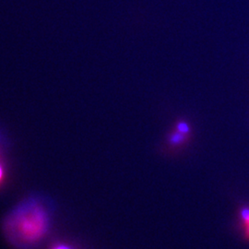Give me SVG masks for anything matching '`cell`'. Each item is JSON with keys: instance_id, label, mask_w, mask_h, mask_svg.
<instances>
[{"instance_id": "2", "label": "cell", "mask_w": 249, "mask_h": 249, "mask_svg": "<svg viewBox=\"0 0 249 249\" xmlns=\"http://www.w3.org/2000/svg\"><path fill=\"white\" fill-rule=\"evenodd\" d=\"M188 136L189 134L182 133L175 128V130L170 134L168 140L172 145H181L187 142Z\"/></svg>"}, {"instance_id": "5", "label": "cell", "mask_w": 249, "mask_h": 249, "mask_svg": "<svg viewBox=\"0 0 249 249\" xmlns=\"http://www.w3.org/2000/svg\"><path fill=\"white\" fill-rule=\"evenodd\" d=\"M4 177H5V170H4V167H3L2 162L0 161V185H1L2 181H3V179H4Z\"/></svg>"}, {"instance_id": "3", "label": "cell", "mask_w": 249, "mask_h": 249, "mask_svg": "<svg viewBox=\"0 0 249 249\" xmlns=\"http://www.w3.org/2000/svg\"><path fill=\"white\" fill-rule=\"evenodd\" d=\"M175 128L178 129V131L182 132V133L189 134L190 133V125L185 120H179L177 122V124L175 125Z\"/></svg>"}, {"instance_id": "4", "label": "cell", "mask_w": 249, "mask_h": 249, "mask_svg": "<svg viewBox=\"0 0 249 249\" xmlns=\"http://www.w3.org/2000/svg\"><path fill=\"white\" fill-rule=\"evenodd\" d=\"M5 146H6L5 139H4V136L2 135L1 131H0V161H1V158H2V154L5 151Z\"/></svg>"}, {"instance_id": "1", "label": "cell", "mask_w": 249, "mask_h": 249, "mask_svg": "<svg viewBox=\"0 0 249 249\" xmlns=\"http://www.w3.org/2000/svg\"><path fill=\"white\" fill-rule=\"evenodd\" d=\"M52 207L41 196H31L19 202L5 218L3 231L17 249L33 248L48 233L52 222Z\"/></svg>"}, {"instance_id": "7", "label": "cell", "mask_w": 249, "mask_h": 249, "mask_svg": "<svg viewBox=\"0 0 249 249\" xmlns=\"http://www.w3.org/2000/svg\"><path fill=\"white\" fill-rule=\"evenodd\" d=\"M53 249H72L71 248L68 247V246H64V245H59V246H56L54 247Z\"/></svg>"}, {"instance_id": "6", "label": "cell", "mask_w": 249, "mask_h": 249, "mask_svg": "<svg viewBox=\"0 0 249 249\" xmlns=\"http://www.w3.org/2000/svg\"><path fill=\"white\" fill-rule=\"evenodd\" d=\"M245 226H246V237L247 239L249 240V221H248L247 223H244Z\"/></svg>"}]
</instances>
